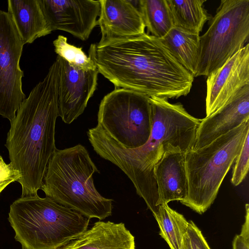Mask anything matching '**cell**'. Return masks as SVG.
<instances>
[{
	"instance_id": "obj_1",
	"label": "cell",
	"mask_w": 249,
	"mask_h": 249,
	"mask_svg": "<svg viewBox=\"0 0 249 249\" xmlns=\"http://www.w3.org/2000/svg\"><path fill=\"white\" fill-rule=\"evenodd\" d=\"M149 101L152 128L148 141L142 146L124 148L97 125L89 129L87 134L93 150L127 176L155 216L159 207L154 167L167 151L185 154L194 149L201 119L190 114L180 103L172 104L156 96L149 97Z\"/></svg>"
},
{
	"instance_id": "obj_2",
	"label": "cell",
	"mask_w": 249,
	"mask_h": 249,
	"mask_svg": "<svg viewBox=\"0 0 249 249\" xmlns=\"http://www.w3.org/2000/svg\"><path fill=\"white\" fill-rule=\"evenodd\" d=\"M89 53L99 73L116 88L166 99L191 89L193 76L160 39L148 34L92 44Z\"/></svg>"
},
{
	"instance_id": "obj_3",
	"label": "cell",
	"mask_w": 249,
	"mask_h": 249,
	"mask_svg": "<svg viewBox=\"0 0 249 249\" xmlns=\"http://www.w3.org/2000/svg\"><path fill=\"white\" fill-rule=\"evenodd\" d=\"M58 61L21 103L10 122L5 146L10 163L21 175V196L37 195L49 161L56 150L55 128L58 117Z\"/></svg>"
},
{
	"instance_id": "obj_4",
	"label": "cell",
	"mask_w": 249,
	"mask_h": 249,
	"mask_svg": "<svg viewBox=\"0 0 249 249\" xmlns=\"http://www.w3.org/2000/svg\"><path fill=\"white\" fill-rule=\"evenodd\" d=\"M99 171L80 144L55 150L47 165L40 189L46 196L90 219L110 216L111 199L96 190L93 175Z\"/></svg>"
},
{
	"instance_id": "obj_5",
	"label": "cell",
	"mask_w": 249,
	"mask_h": 249,
	"mask_svg": "<svg viewBox=\"0 0 249 249\" xmlns=\"http://www.w3.org/2000/svg\"><path fill=\"white\" fill-rule=\"evenodd\" d=\"M8 220L22 249H58L85 231L90 219L37 195L14 201Z\"/></svg>"
},
{
	"instance_id": "obj_6",
	"label": "cell",
	"mask_w": 249,
	"mask_h": 249,
	"mask_svg": "<svg viewBox=\"0 0 249 249\" xmlns=\"http://www.w3.org/2000/svg\"><path fill=\"white\" fill-rule=\"evenodd\" d=\"M249 133V121L208 144L185 154L186 197L180 202L202 214L211 206Z\"/></svg>"
},
{
	"instance_id": "obj_7",
	"label": "cell",
	"mask_w": 249,
	"mask_h": 249,
	"mask_svg": "<svg viewBox=\"0 0 249 249\" xmlns=\"http://www.w3.org/2000/svg\"><path fill=\"white\" fill-rule=\"evenodd\" d=\"M200 36V54L195 77L208 76L248 43L249 0H222Z\"/></svg>"
},
{
	"instance_id": "obj_8",
	"label": "cell",
	"mask_w": 249,
	"mask_h": 249,
	"mask_svg": "<svg viewBox=\"0 0 249 249\" xmlns=\"http://www.w3.org/2000/svg\"><path fill=\"white\" fill-rule=\"evenodd\" d=\"M97 124L123 147L144 144L151 131L149 97L131 90L116 89L102 100Z\"/></svg>"
},
{
	"instance_id": "obj_9",
	"label": "cell",
	"mask_w": 249,
	"mask_h": 249,
	"mask_svg": "<svg viewBox=\"0 0 249 249\" xmlns=\"http://www.w3.org/2000/svg\"><path fill=\"white\" fill-rule=\"evenodd\" d=\"M24 45L10 15L0 10V115L10 122L26 98L19 65Z\"/></svg>"
},
{
	"instance_id": "obj_10",
	"label": "cell",
	"mask_w": 249,
	"mask_h": 249,
	"mask_svg": "<svg viewBox=\"0 0 249 249\" xmlns=\"http://www.w3.org/2000/svg\"><path fill=\"white\" fill-rule=\"evenodd\" d=\"M59 66L58 79V116L70 124L85 110L97 85V69L83 71L70 65L57 56Z\"/></svg>"
},
{
	"instance_id": "obj_11",
	"label": "cell",
	"mask_w": 249,
	"mask_h": 249,
	"mask_svg": "<svg viewBox=\"0 0 249 249\" xmlns=\"http://www.w3.org/2000/svg\"><path fill=\"white\" fill-rule=\"evenodd\" d=\"M52 32L62 30L82 41L98 25L100 3L95 0H39Z\"/></svg>"
},
{
	"instance_id": "obj_12",
	"label": "cell",
	"mask_w": 249,
	"mask_h": 249,
	"mask_svg": "<svg viewBox=\"0 0 249 249\" xmlns=\"http://www.w3.org/2000/svg\"><path fill=\"white\" fill-rule=\"evenodd\" d=\"M206 84V117L249 85V43L208 75Z\"/></svg>"
},
{
	"instance_id": "obj_13",
	"label": "cell",
	"mask_w": 249,
	"mask_h": 249,
	"mask_svg": "<svg viewBox=\"0 0 249 249\" xmlns=\"http://www.w3.org/2000/svg\"><path fill=\"white\" fill-rule=\"evenodd\" d=\"M249 121V85L242 88L226 104L201 121L193 149L201 148Z\"/></svg>"
},
{
	"instance_id": "obj_14",
	"label": "cell",
	"mask_w": 249,
	"mask_h": 249,
	"mask_svg": "<svg viewBox=\"0 0 249 249\" xmlns=\"http://www.w3.org/2000/svg\"><path fill=\"white\" fill-rule=\"evenodd\" d=\"M98 25L101 32L99 43L133 37L145 33L142 15L128 0H99Z\"/></svg>"
},
{
	"instance_id": "obj_15",
	"label": "cell",
	"mask_w": 249,
	"mask_h": 249,
	"mask_svg": "<svg viewBox=\"0 0 249 249\" xmlns=\"http://www.w3.org/2000/svg\"><path fill=\"white\" fill-rule=\"evenodd\" d=\"M185 153L178 151H166L155 165L158 206L172 201H181L187 196V179L185 168Z\"/></svg>"
},
{
	"instance_id": "obj_16",
	"label": "cell",
	"mask_w": 249,
	"mask_h": 249,
	"mask_svg": "<svg viewBox=\"0 0 249 249\" xmlns=\"http://www.w3.org/2000/svg\"><path fill=\"white\" fill-rule=\"evenodd\" d=\"M58 249H135V238L123 223L99 221Z\"/></svg>"
},
{
	"instance_id": "obj_17",
	"label": "cell",
	"mask_w": 249,
	"mask_h": 249,
	"mask_svg": "<svg viewBox=\"0 0 249 249\" xmlns=\"http://www.w3.org/2000/svg\"><path fill=\"white\" fill-rule=\"evenodd\" d=\"M8 13L24 43L51 33L39 0H8Z\"/></svg>"
},
{
	"instance_id": "obj_18",
	"label": "cell",
	"mask_w": 249,
	"mask_h": 249,
	"mask_svg": "<svg viewBox=\"0 0 249 249\" xmlns=\"http://www.w3.org/2000/svg\"><path fill=\"white\" fill-rule=\"evenodd\" d=\"M160 39L177 61L195 78L199 59V35L173 27Z\"/></svg>"
},
{
	"instance_id": "obj_19",
	"label": "cell",
	"mask_w": 249,
	"mask_h": 249,
	"mask_svg": "<svg viewBox=\"0 0 249 249\" xmlns=\"http://www.w3.org/2000/svg\"><path fill=\"white\" fill-rule=\"evenodd\" d=\"M174 27L199 35L205 23L211 19L204 6L206 0H166Z\"/></svg>"
},
{
	"instance_id": "obj_20",
	"label": "cell",
	"mask_w": 249,
	"mask_h": 249,
	"mask_svg": "<svg viewBox=\"0 0 249 249\" xmlns=\"http://www.w3.org/2000/svg\"><path fill=\"white\" fill-rule=\"evenodd\" d=\"M139 10L151 36L161 39L174 27L166 0H140Z\"/></svg>"
},
{
	"instance_id": "obj_21",
	"label": "cell",
	"mask_w": 249,
	"mask_h": 249,
	"mask_svg": "<svg viewBox=\"0 0 249 249\" xmlns=\"http://www.w3.org/2000/svg\"><path fill=\"white\" fill-rule=\"evenodd\" d=\"M155 217L159 225L160 234L170 249H180L188 221L183 215L170 208L168 204L159 206Z\"/></svg>"
},
{
	"instance_id": "obj_22",
	"label": "cell",
	"mask_w": 249,
	"mask_h": 249,
	"mask_svg": "<svg viewBox=\"0 0 249 249\" xmlns=\"http://www.w3.org/2000/svg\"><path fill=\"white\" fill-rule=\"evenodd\" d=\"M53 44L57 55L65 60L71 66L83 71L97 69L91 54L89 53L88 56L82 48L70 44L65 36H58L53 41Z\"/></svg>"
},
{
	"instance_id": "obj_23",
	"label": "cell",
	"mask_w": 249,
	"mask_h": 249,
	"mask_svg": "<svg viewBox=\"0 0 249 249\" xmlns=\"http://www.w3.org/2000/svg\"><path fill=\"white\" fill-rule=\"evenodd\" d=\"M249 133L246 136L241 149L237 156L233 167L231 182L235 186L246 178L249 166Z\"/></svg>"
},
{
	"instance_id": "obj_24",
	"label": "cell",
	"mask_w": 249,
	"mask_h": 249,
	"mask_svg": "<svg viewBox=\"0 0 249 249\" xmlns=\"http://www.w3.org/2000/svg\"><path fill=\"white\" fill-rule=\"evenodd\" d=\"M180 249H211L201 231L192 221L188 222Z\"/></svg>"
},
{
	"instance_id": "obj_25",
	"label": "cell",
	"mask_w": 249,
	"mask_h": 249,
	"mask_svg": "<svg viewBox=\"0 0 249 249\" xmlns=\"http://www.w3.org/2000/svg\"><path fill=\"white\" fill-rule=\"evenodd\" d=\"M19 171L12 164L6 163L2 158L0 160V194L10 183L17 181L20 178Z\"/></svg>"
},
{
	"instance_id": "obj_26",
	"label": "cell",
	"mask_w": 249,
	"mask_h": 249,
	"mask_svg": "<svg viewBox=\"0 0 249 249\" xmlns=\"http://www.w3.org/2000/svg\"><path fill=\"white\" fill-rule=\"evenodd\" d=\"M245 221L240 234L236 235L232 242L233 249H249V205H246Z\"/></svg>"
},
{
	"instance_id": "obj_27",
	"label": "cell",
	"mask_w": 249,
	"mask_h": 249,
	"mask_svg": "<svg viewBox=\"0 0 249 249\" xmlns=\"http://www.w3.org/2000/svg\"><path fill=\"white\" fill-rule=\"evenodd\" d=\"M1 158H2L1 156H0V160H1Z\"/></svg>"
}]
</instances>
